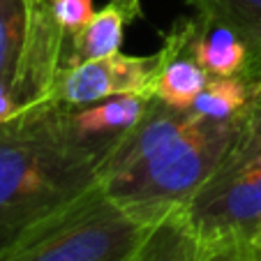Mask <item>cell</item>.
Segmentation results:
<instances>
[{"instance_id": "30bf717a", "label": "cell", "mask_w": 261, "mask_h": 261, "mask_svg": "<svg viewBox=\"0 0 261 261\" xmlns=\"http://www.w3.org/2000/svg\"><path fill=\"white\" fill-rule=\"evenodd\" d=\"M132 261H199V247L182 208L155 224Z\"/></svg>"}, {"instance_id": "6da1fadb", "label": "cell", "mask_w": 261, "mask_h": 261, "mask_svg": "<svg viewBox=\"0 0 261 261\" xmlns=\"http://www.w3.org/2000/svg\"><path fill=\"white\" fill-rule=\"evenodd\" d=\"M241 129V116L215 120L158 97L134 129L111 146L99 188L148 227L188 206L227 155Z\"/></svg>"}, {"instance_id": "7a4b0ae2", "label": "cell", "mask_w": 261, "mask_h": 261, "mask_svg": "<svg viewBox=\"0 0 261 261\" xmlns=\"http://www.w3.org/2000/svg\"><path fill=\"white\" fill-rule=\"evenodd\" d=\"M111 146L81 141L49 102L0 125V256L99 182Z\"/></svg>"}, {"instance_id": "ba28073f", "label": "cell", "mask_w": 261, "mask_h": 261, "mask_svg": "<svg viewBox=\"0 0 261 261\" xmlns=\"http://www.w3.org/2000/svg\"><path fill=\"white\" fill-rule=\"evenodd\" d=\"M150 99L143 95H114L84 107L69 109V125L81 141L114 146L146 116Z\"/></svg>"}, {"instance_id": "7c38bea8", "label": "cell", "mask_w": 261, "mask_h": 261, "mask_svg": "<svg viewBox=\"0 0 261 261\" xmlns=\"http://www.w3.org/2000/svg\"><path fill=\"white\" fill-rule=\"evenodd\" d=\"M250 90L243 76H213L208 79L206 88L194 99L192 111L206 118L215 120H231L243 114L247 107Z\"/></svg>"}, {"instance_id": "8992f818", "label": "cell", "mask_w": 261, "mask_h": 261, "mask_svg": "<svg viewBox=\"0 0 261 261\" xmlns=\"http://www.w3.org/2000/svg\"><path fill=\"white\" fill-rule=\"evenodd\" d=\"M167 60V49L150 56H125L114 54L97 60L65 67L58 76L54 102L65 107H84L114 95H143L155 97L160 69Z\"/></svg>"}, {"instance_id": "5b68a950", "label": "cell", "mask_w": 261, "mask_h": 261, "mask_svg": "<svg viewBox=\"0 0 261 261\" xmlns=\"http://www.w3.org/2000/svg\"><path fill=\"white\" fill-rule=\"evenodd\" d=\"M182 215L199 252L250 243L261 231V143L243 125Z\"/></svg>"}, {"instance_id": "2e32d148", "label": "cell", "mask_w": 261, "mask_h": 261, "mask_svg": "<svg viewBox=\"0 0 261 261\" xmlns=\"http://www.w3.org/2000/svg\"><path fill=\"white\" fill-rule=\"evenodd\" d=\"M247 245H250V247H252V252H254V254H256V256H259V261H261V231H259V233H256V236H254V238H252V241H250V243H247Z\"/></svg>"}, {"instance_id": "4fadbf2b", "label": "cell", "mask_w": 261, "mask_h": 261, "mask_svg": "<svg viewBox=\"0 0 261 261\" xmlns=\"http://www.w3.org/2000/svg\"><path fill=\"white\" fill-rule=\"evenodd\" d=\"M238 76H243V81L247 84V90H250L247 107L241 114V125L250 137H254L261 143V54L247 56L245 67Z\"/></svg>"}, {"instance_id": "52a82bcc", "label": "cell", "mask_w": 261, "mask_h": 261, "mask_svg": "<svg viewBox=\"0 0 261 261\" xmlns=\"http://www.w3.org/2000/svg\"><path fill=\"white\" fill-rule=\"evenodd\" d=\"M141 0H109L79 33L65 40L63 69L118 54L125 40V28L141 19Z\"/></svg>"}, {"instance_id": "5bb4252c", "label": "cell", "mask_w": 261, "mask_h": 261, "mask_svg": "<svg viewBox=\"0 0 261 261\" xmlns=\"http://www.w3.org/2000/svg\"><path fill=\"white\" fill-rule=\"evenodd\" d=\"M49 3L54 19L63 30L65 40L72 37L74 33H79L90 21V16L95 14L93 0H49Z\"/></svg>"}, {"instance_id": "9a60e30c", "label": "cell", "mask_w": 261, "mask_h": 261, "mask_svg": "<svg viewBox=\"0 0 261 261\" xmlns=\"http://www.w3.org/2000/svg\"><path fill=\"white\" fill-rule=\"evenodd\" d=\"M199 261H259V256L252 252L247 243H236V245H220L199 252Z\"/></svg>"}, {"instance_id": "9c48e42d", "label": "cell", "mask_w": 261, "mask_h": 261, "mask_svg": "<svg viewBox=\"0 0 261 261\" xmlns=\"http://www.w3.org/2000/svg\"><path fill=\"white\" fill-rule=\"evenodd\" d=\"M190 54L211 79L236 76L245 67L247 44L229 25L197 16V35L190 46Z\"/></svg>"}, {"instance_id": "277c9868", "label": "cell", "mask_w": 261, "mask_h": 261, "mask_svg": "<svg viewBox=\"0 0 261 261\" xmlns=\"http://www.w3.org/2000/svg\"><path fill=\"white\" fill-rule=\"evenodd\" d=\"M63 54L49 0H0V125L54 102Z\"/></svg>"}, {"instance_id": "3957f363", "label": "cell", "mask_w": 261, "mask_h": 261, "mask_svg": "<svg viewBox=\"0 0 261 261\" xmlns=\"http://www.w3.org/2000/svg\"><path fill=\"white\" fill-rule=\"evenodd\" d=\"M150 231L97 182L25 233L0 261H132Z\"/></svg>"}, {"instance_id": "8fae6325", "label": "cell", "mask_w": 261, "mask_h": 261, "mask_svg": "<svg viewBox=\"0 0 261 261\" xmlns=\"http://www.w3.org/2000/svg\"><path fill=\"white\" fill-rule=\"evenodd\" d=\"M197 16L236 30L247 54H261V0H192Z\"/></svg>"}]
</instances>
